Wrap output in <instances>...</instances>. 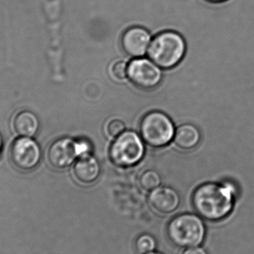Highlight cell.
<instances>
[{"label":"cell","instance_id":"cell-17","mask_svg":"<svg viewBox=\"0 0 254 254\" xmlns=\"http://www.w3.org/2000/svg\"><path fill=\"white\" fill-rule=\"evenodd\" d=\"M125 123L119 119H114L109 122L107 125V130L109 135L113 137H117L118 136L122 134L124 131H125Z\"/></svg>","mask_w":254,"mask_h":254},{"label":"cell","instance_id":"cell-13","mask_svg":"<svg viewBox=\"0 0 254 254\" xmlns=\"http://www.w3.org/2000/svg\"><path fill=\"white\" fill-rule=\"evenodd\" d=\"M201 133L196 127L192 125H183L179 127L175 132L174 143L179 149L190 150L199 143Z\"/></svg>","mask_w":254,"mask_h":254},{"label":"cell","instance_id":"cell-3","mask_svg":"<svg viewBox=\"0 0 254 254\" xmlns=\"http://www.w3.org/2000/svg\"><path fill=\"white\" fill-rule=\"evenodd\" d=\"M169 241L180 249L197 247L206 237V228L201 216L183 213L173 217L167 226Z\"/></svg>","mask_w":254,"mask_h":254},{"label":"cell","instance_id":"cell-2","mask_svg":"<svg viewBox=\"0 0 254 254\" xmlns=\"http://www.w3.org/2000/svg\"><path fill=\"white\" fill-rule=\"evenodd\" d=\"M184 37L174 31H164L152 37L148 57L160 68H173L182 61L186 53Z\"/></svg>","mask_w":254,"mask_h":254},{"label":"cell","instance_id":"cell-16","mask_svg":"<svg viewBox=\"0 0 254 254\" xmlns=\"http://www.w3.org/2000/svg\"><path fill=\"white\" fill-rule=\"evenodd\" d=\"M128 64L124 61L113 63L110 67V74L115 80L122 81L128 77Z\"/></svg>","mask_w":254,"mask_h":254},{"label":"cell","instance_id":"cell-8","mask_svg":"<svg viewBox=\"0 0 254 254\" xmlns=\"http://www.w3.org/2000/svg\"><path fill=\"white\" fill-rule=\"evenodd\" d=\"M10 159L16 168L23 171L34 169L40 162V146L30 137L16 139L10 146Z\"/></svg>","mask_w":254,"mask_h":254},{"label":"cell","instance_id":"cell-10","mask_svg":"<svg viewBox=\"0 0 254 254\" xmlns=\"http://www.w3.org/2000/svg\"><path fill=\"white\" fill-rule=\"evenodd\" d=\"M149 203L154 211L167 216L176 211L181 204V198L177 191L169 187H158L151 191Z\"/></svg>","mask_w":254,"mask_h":254},{"label":"cell","instance_id":"cell-21","mask_svg":"<svg viewBox=\"0 0 254 254\" xmlns=\"http://www.w3.org/2000/svg\"><path fill=\"white\" fill-rule=\"evenodd\" d=\"M146 254H162L158 253V252H151V253Z\"/></svg>","mask_w":254,"mask_h":254},{"label":"cell","instance_id":"cell-6","mask_svg":"<svg viewBox=\"0 0 254 254\" xmlns=\"http://www.w3.org/2000/svg\"><path fill=\"white\" fill-rule=\"evenodd\" d=\"M91 151L92 146L86 140L63 137L55 140L49 146L48 162L55 169L66 168L79 157L91 154Z\"/></svg>","mask_w":254,"mask_h":254},{"label":"cell","instance_id":"cell-11","mask_svg":"<svg viewBox=\"0 0 254 254\" xmlns=\"http://www.w3.org/2000/svg\"><path fill=\"white\" fill-rule=\"evenodd\" d=\"M101 174V166L95 157L89 155L79 157L73 167V175L82 185H92Z\"/></svg>","mask_w":254,"mask_h":254},{"label":"cell","instance_id":"cell-18","mask_svg":"<svg viewBox=\"0 0 254 254\" xmlns=\"http://www.w3.org/2000/svg\"><path fill=\"white\" fill-rule=\"evenodd\" d=\"M181 254H208L203 248L192 247L185 249Z\"/></svg>","mask_w":254,"mask_h":254},{"label":"cell","instance_id":"cell-5","mask_svg":"<svg viewBox=\"0 0 254 254\" xmlns=\"http://www.w3.org/2000/svg\"><path fill=\"white\" fill-rule=\"evenodd\" d=\"M145 153L142 137L133 131H125L116 137L110 147L113 163L120 167H131L140 162Z\"/></svg>","mask_w":254,"mask_h":254},{"label":"cell","instance_id":"cell-20","mask_svg":"<svg viewBox=\"0 0 254 254\" xmlns=\"http://www.w3.org/2000/svg\"><path fill=\"white\" fill-rule=\"evenodd\" d=\"M1 146H2V139H1V135H0V150H1Z\"/></svg>","mask_w":254,"mask_h":254},{"label":"cell","instance_id":"cell-19","mask_svg":"<svg viewBox=\"0 0 254 254\" xmlns=\"http://www.w3.org/2000/svg\"><path fill=\"white\" fill-rule=\"evenodd\" d=\"M205 1L210 3H214V4H219V3L225 2V1H228V0H205Z\"/></svg>","mask_w":254,"mask_h":254},{"label":"cell","instance_id":"cell-1","mask_svg":"<svg viewBox=\"0 0 254 254\" xmlns=\"http://www.w3.org/2000/svg\"><path fill=\"white\" fill-rule=\"evenodd\" d=\"M237 193V188L231 182L203 184L192 194V206L203 219L219 222L231 214Z\"/></svg>","mask_w":254,"mask_h":254},{"label":"cell","instance_id":"cell-7","mask_svg":"<svg viewBox=\"0 0 254 254\" xmlns=\"http://www.w3.org/2000/svg\"><path fill=\"white\" fill-rule=\"evenodd\" d=\"M128 78L137 87L150 90L161 83L162 72L150 59L134 58L128 65Z\"/></svg>","mask_w":254,"mask_h":254},{"label":"cell","instance_id":"cell-15","mask_svg":"<svg viewBox=\"0 0 254 254\" xmlns=\"http://www.w3.org/2000/svg\"><path fill=\"white\" fill-rule=\"evenodd\" d=\"M156 246L155 239L147 234L139 236L134 242V249L140 254H146L155 252Z\"/></svg>","mask_w":254,"mask_h":254},{"label":"cell","instance_id":"cell-14","mask_svg":"<svg viewBox=\"0 0 254 254\" xmlns=\"http://www.w3.org/2000/svg\"><path fill=\"white\" fill-rule=\"evenodd\" d=\"M139 183L145 190L152 191L161 185V176L155 170H146L140 175Z\"/></svg>","mask_w":254,"mask_h":254},{"label":"cell","instance_id":"cell-9","mask_svg":"<svg viewBox=\"0 0 254 254\" xmlns=\"http://www.w3.org/2000/svg\"><path fill=\"white\" fill-rule=\"evenodd\" d=\"M152 40V35L146 28L132 26L127 29L122 35V49L131 58H142L147 53Z\"/></svg>","mask_w":254,"mask_h":254},{"label":"cell","instance_id":"cell-12","mask_svg":"<svg viewBox=\"0 0 254 254\" xmlns=\"http://www.w3.org/2000/svg\"><path fill=\"white\" fill-rule=\"evenodd\" d=\"M12 128L20 137H31L38 131L39 120L31 112H20L13 117Z\"/></svg>","mask_w":254,"mask_h":254},{"label":"cell","instance_id":"cell-4","mask_svg":"<svg viewBox=\"0 0 254 254\" xmlns=\"http://www.w3.org/2000/svg\"><path fill=\"white\" fill-rule=\"evenodd\" d=\"M175 132L171 119L161 112H150L145 115L140 122L142 139L153 147H162L168 144L174 138Z\"/></svg>","mask_w":254,"mask_h":254}]
</instances>
